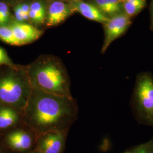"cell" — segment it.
Instances as JSON below:
<instances>
[{
    "label": "cell",
    "instance_id": "obj_1",
    "mask_svg": "<svg viewBox=\"0 0 153 153\" xmlns=\"http://www.w3.org/2000/svg\"><path fill=\"white\" fill-rule=\"evenodd\" d=\"M77 114L73 98L36 88H33L22 113L25 125L36 137L49 131H68Z\"/></svg>",
    "mask_w": 153,
    "mask_h": 153
},
{
    "label": "cell",
    "instance_id": "obj_2",
    "mask_svg": "<svg viewBox=\"0 0 153 153\" xmlns=\"http://www.w3.org/2000/svg\"><path fill=\"white\" fill-rule=\"evenodd\" d=\"M33 88L73 98L71 81L60 63L52 59L36 62L26 71Z\"/></svg>",
    "mask_w": 153,
    "mask_h": 153
},
{
    "label": "cell",
    "instance_id": "obj_3",
    "mask_svg": "<svg viewBox=\"0 0 153 153\" xmlns=\"http://www.w3.org/2000/svg\"><path fill=\"white\" fill-rule=\"evenodd\" d=\"M33 88L26 71H12L0 76V105L22 113Z\"/></svg>",
    "mask_w": 153,
    "mask_h": 153
},
{
    "label": "cell",
    "instance_id": "obj_4",
    "mask_svg": "<svg viewBox=\"0 0 153 153\" xmlns=\"http://www.w3.org/2000/svg\"><path fill=\"white\" fill-rule=\"evenodd\" d=\"M132 102L140 122L153 126V76L150 73L137 76Z\"/></svg>",
    "mask_w": 153,
    "mask_h": 153
},
{
    "label": "cell",
    "instance_id": "obj_5",
    "mask_svg": "<svg viewBox=\"0 0 153 153\" xmlns=\"http://www.w3.org/2000/svg\"><path fill=\"white\" fill-rule=\"evenodd\" d=\"M68 131H49L39 136L34 150L41 153H63Z\"/></svg>",
    "mask_w": 153,
    "mask_h": 153
},
{
    "label": "cell",
    "instance_id": "obj_6",
    "mask_svg": "<svg viewBox=\"0 0 153 153\" xmlns=\"http://www.w3.org/2000/svg\"><path fill=\"white\" fill-rule=\"evenodd\" d=\"M131 23L130 17L126 13L115 15L105 23V39L102 53H104L110 44L126 32Z\"/></svg>",
    "mask_w": 153,
    "mask_h": 153
},
{
    "label": "cell",
    "instance_id": "obj_7",
    "mask_svg": "<svg viewBox=\"0 0 153 153\" xmlns=\"http://www.w3.org/2000/svg\"><path fill=\"white\" fill-rule=\"evenodd\" d=\"M33 134L30 130L16 129L9 133L6 136L4 141L6 146L12 150L26 153L31 150L33 144L36 143Z\"/></svg>",
    "mask_w": 153,
    "mask_h": 153
},
{
    "label": "cell",
    "instance_id": "obj_8",
    "mask_svg": "<svg viewBox=\"0 0 153 153\" xmlns=\"http://www.w3.org/2000/svg\"><path fill=\"white\" fill-rule=\"evenodd\" d=\"M19 45L28 44L36 40L41 36L42 31L31 25L15 22L11 26Z\"/></svg>",
    "mask_w": 153,
    "mask_h": 153
},
{
    "label": "cell",
    "instance_id": "obj_9",
    "mask_svg": "<svg viewBox=\"0 0 153 153\" xmlns=\"http://www.w3.org/2000/svg\"><path fill=\"white\" fill-rule=\"evenodd\" d=\"M71 9L91 21L104 23L109 21L108 16L104 14L96 6L89 3L76 1L72 4Z\"/></svg>",
    "mask_w": 153,
    "mask_h": 153
},
{
    "label": "cell",
    "instance_id": "obj_10",
    "mask_svg": "<svg viewBox=\"0 0 153 153\" xmlns=\"http://www.w3.org/2000/svg\"><path fill=\"white\" fill-rule=\"evenodd\" d=\"M71 13L69 6L61 1H55L49 6L47 26H53L64 21Z\"/></svg>",
    "mask_w": 153,
    "mask_h": 153
},
{
    "label": "cell",
    "instance_id": "obj_11",
    "mask_svg": "<svg viewBox=\"0 0 153 153\" xmlns=\"http://www.w3.org/2000/svg\"><path fill=\"white\" fill-rule=\"evenodd\" d=\"M19 112L11 107L0 105V129H7L19 120Z\"/></svg>",
    "mask_w": 153,
    "mask_h": 153
},
{
    "label": "cell",
    "instance_id": "obj_12",
    "mask_svg": "<svg viewBox=\"0 0 153 153\" xmlns=\"http://www.w3.org/2000/svg\"><path fill=\"white\" fill-rule=\"evenodd\" d=\"M97 7L106 16H115L120 13L121 0H95Z\"/></svg>",
    "mask_w": 153,
    "mask_h": 153
},
{
    "label": "cell",
    "instance_id": "obj_13",
    "mask_svg": "<svg viewBox=\"0 0 153 153\" xmlns=\"http://www.w3.org/2000/svg\"><path fill=\"white\" fill-rule=\"evenodd\" d=\"M145 5V0H125L123 8L126 14L130 18L142 10Z\"/></svg>",
    "mask_w": 153,
    "mask_h": 153
},
{
    "label": "cell",
    "instance_id": "obj_14",
    "mask_svg": "<svg viewBox=\"0 0 153 153\" xmlns=\"http://www.w3.org/2000/svg\"><path fill=\"white\" fill-rule=\"evenodd\" d=\"M0 39L12 45H19L11 27L0 26Z\"/></svg>",
    "mask_w": 153,
    "mask_h": 153
},
{
    "label": "cell",
    "instance_id": "obj_15",
    "mask_svg": "<svg viewBox=\"0 0 153 153\" xmlns=\"http://www.w3.org/2000/svg\"><path fill=\"white\" fill-rule=\"evenodd\" d=\"M123 153H153V136L148 142L131 148Z\"/></svg>",
    "mask_w": 153,
    "mask_h": 153
},
{
    "label": "cell",
    "instance_id": "obj_16",
    "mask_svg": "<svg viewBox=\"0 0 153 153\" xmlns=\"http://www.w3.org/2000/svg\"><path fill=\"white\" fill-rule=\"evenodd\" d=\"M30 10L36 14L44 22L45 16V10L44 5L39 1H35L33 2L30 5Z\"/></svg>",
    "mask_w": 153,
    "mask_h": 153
},
{
    "label": "cell",
    "instance_id": "obj_17",
    "mask_svg": "<svg viewBox=\"0 0 153 153\" xmlns=\"http://www.w3.org/2000/svg\"><path fill=\"white\" fill-rule=\"evenodd\" d=\"M10 11L5 3L0 2V26H3L9 21Z\"/></svg>",
    "mask_w": 153,
    "mask_h": 153
},
{
    "label": "cell",
    "instance_id": "obj_18",
    "mask_svg": "<svg viewBox=\"0 0 153 153\" xmlns=\"http://www.w3.org/2000/svg\"><path fill=\"white\" fill-rule=\"evenodd\" d=\"M1 65L13 66L14 64L5 50L0 47V66Z\"/></svg>",
    "mask_w": 153,
    "mask_h": 153
},
{
    "label": "cell",
    "instance_id": "obj_19",
    "mask_svg": "<svg viewBox=\"0 0 153 153\" xmlns=\"http://www.w3.org/2000/svg\"><path fill=\"white\" fill-rule=\"evenodd\" d=\"M21 9H22V14L23 16L24 21L27 20L29 18V14L30 11V5H28L27 4H21Z\"/></svg>",
    "mask_w": 153,
    "mask_h": 153
},
{
    "label": "cell",
    "instance_id": "obj_20",
    "mask_svg": "<svg viewBox=\"0 0 153 153\" xmlns=\"http://www.w3.org/2000/svg\"><path fill=\"white\" fill-rule=\"evenodd\" d=\"M14 14L17 21L18 22H22L24 21L23 16L22 14V9L21 4L16 6L14 9Z\"/></svg>",
    "mask_w": 153,
    "mask_h": 153
},
{
    "label": "cell",
    "instance_id": "obj_21",
    "mask_svg": "<svg viewBox=\"0 0 153 153\" xmlns=\"http://www.w3.org/2000/svg\"><path fill=\"white\" fill-rule=\"evenodd\" d=\"M29 153H40V152H39L38 151H36V150H33L32 152H30Z\"/></svg>",
    "mask_w": 153,
    "mask_h": 153
},
{
    "label": "cell",
    "instance_id": "obj_22",
    "mask_svg": "<svg viewBox=\"0 0 153 153\" xmlns=\"http://www.w3.org/2000/svg\"><path fill=\"white\" fill-rule=\"evenodd\" d=\"M0 153H5L4 152V150L2 149H1L0 148Z\"/></svg>",
    "mask_w": 153,
    "mask_h": 153
},
{
    "label": "cell",
    "instance_id": "obj_23",
    "mask_svg": "<svg viewBox=\"0 0 153 153\" xmlns=\"http://www.w3.org/2000/svg\"><path fill=\"white\" fill-rule=\"evenodd\" d=\"M152 10H153V7H152Z\"/></svg>",
    "mask_w": 153,
    "mask_h": 153
}]
</instances>
